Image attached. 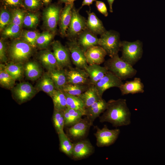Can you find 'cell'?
I'll return each instance as SVG.
<instances>
[{
    "label": "cell",
    "instance_id": "bcb514c9",
    "mask_svg": "<svg viewBox=\"0 0 165 165\" xmlns=\"http://www.w3.org/2000/svg\"><path fill=\"white\" fill-rule=\"evenodd\" d=\"M96 0H83L82 3L81 7L84 6H90L92 4L93 2L96 1Z\"/></svg>",
    "mask_w": 165,
    "mask_h": 165
},
{
    "label": "cell",
    "instance_id": "30bf717a",
    "mask_svg": "<svg viewBox=\"0 0 165 165\" xmlns=\"http://www.w3.org/2000/svg\"><path fill=\"white\" fill-rule=\"evenodd\" d=\"M68 69H64L68 83L90 85L89 75L84 69L77 67L70 66Z\"/></svg>",
    "mask_w": 165,
    "mask_h": 165
},
{
    "label": "cell",
    "instance_id": "c3c4849f",
    "mask_svg": "<svg viewBox=\"0 0 165 165\" xmlns=\"http://www.w3.org/2000/svg\"><path fill=\"white\" fill-rule=\"evenodd\" d=\"M114 0H107L109 6V11L111 13L113 12L112 6Z\"/></svg>",
    "mask_w": 165,
    "mask_h": 165
},
{
    "label": "cell",
    "instance_id": "ffe728a7",
    "mask_svg": "<svg viewBox=\"0 0 165 165\" xmlns=\"http://www.w3.org/2000/svg\"><path fill=\"white\" fill-rule=\"evenodd\" d=\"M107 106V102L102 98L85 108L84 115L86 116L93 124L95 119L105 110Z\"/></svg>",
    "mask_w": 165,
    "mask_h": 165
},
{
    "label": "cell",
    "instance_id": "d6986e66",
    "mask_svg": "<svg viewBox=\"0 0 165 165\" xmlns=\"http://www.w3.org/2000/svg\"><path fill=\"white\" fill-rule=\"evenodd\" d=\"M122 95L143 93L144 85L140 78L135 77L132 80L126 81L119 88Z\"/></svg>",
    "mask_w": 165,
    "mask_h": 165
},
{
    "label": "cell",
    "instance_id": "7bdbcfd3",
    "mask_svg": "<svg viewBox=\"0 0 165 165\" xmlns=\"http://www.w3.org/2000/svg\"><path fill=\"white\" fill-rule=\"evenodd\" d=\"M1 1L6 7L16 8L23 6V0H1Z\"/></svg>",
    "mask_w": 165,
    "mask_h": 165
},
{
    "label": "cell",
    "instance_id": "2e32d148",
    "mask_svg": "<svg viewBox=\"0 0 165 165\" xmlns=\"http://www.w3.org/2000/svg\"><path fill=\"white\" fill-rule=\"evenodd\" d=\"M86 61L88 65H100L105 61V58L107 55L105 50L100 46H92L85 52Z\"/></svg>",
    "mask_w": 165,
    "mask_h": 165
},
{
    "label": "cell",
    "instance_id": "7c38bea8",
    "mask_svg": "<svg viewBox=\"0 0 165 165\" xmlns=\"http://www.w3.org/2000/svg\"><path fill=\"white\" fill-rule=\"evenodd\" d=\"M123 83L122 80L108 71L95 85L99 94L102 97L103 93L106 90L113 87L119 88Z\"/></svg>",
    "mask_w": 165,
    "mask_h": 165
},
{
    "label": "cell",
    "instance_id": "60d3db41",
    "mask_svg": "<svg viewBox=\"0 0 165 165\" xmlns=\"http://www.w3.org/2000/svg\"><path fill=\"white\" fill-rule=\"evenodd\" d=\"M11 14L6 9H1L0 14V30H2L7 26L10 24L11 22Z\"/></svg>",
    "mask_w": 165,
    "mask_h": 165
},
{
    "label": "cell",
    "instance_id": "1f68e13d",
    "mask_svg": "<svg viewBox=\"0 0 165 165\" xmlns=\"http://www.w3.org/2000/svg\"><path fill=\"white\" fill-rule=\"evenodd\" d=\"M64 93L66 98L67 108L79 110L81 111L84 115L85 108L81 100L78 96Z\"/></svg>",
    "mask_w": 165,
    "mask_h": 165
},
{
    "label": "cell",
    "instance_id": "9a60e30c",
    "mask_svg": "<svg viewBox=\"0 0 165 165\" xmlns=\"http://www.w3.org/2000/svg\"><path fill=\"white\" fill-rule=\"evenodd\" d=\"M93 125L86 117L82 118L68 129L69 135L75 140L82 139L85 137Z\"/></svg>",
    "mask_w": 165,
    "mask_h": 165
},
{
    "label": "cell",
    "instance_id": "836d02e7",
    "mask_svg": "<svg viewBox=\"0 0 165 165\" xmlns=\"http://www.w3.org/2000/svg\"><path fill=\"white\" fill-rule=\"evenodd\" d=\"M90 85H80L67 83L62 90L69 94L78 96L86 90Z\"/></svg>",
    "mask_w": 165,
    "mask_h": 165
},
{
    "label": "cell",
    "instance_id": "ab89813d",
    "mask_svg": "<svg viewBox=\"0 0 165 165\" xmlns=\"http://www.w3.org/2000/svg\"><path fill=\"white\" fill-rule=\"evenodd\" d=\"M39 35L35 31H25L23 33L22 37L23 40L28 43L33 48L36 46L37 39Z\"/></svg>",
    "mask_w": 165,
    "mask_h": 165
},
{
    "label": "cell",
    "instance_id": "4dcf8cb0",
    "mask_svg": "<svg viewBox=\"0 0 165 165\" xmlns=\"http://www.w3.org/2000/svg\"><path fill=\"white\" fill-rule=\"evenodd\" d=\"M6 70L8 72L15 80L22 78L24 68L21 63L12 62L5 65Z\"/></svg>",
    "mask_w": 165,
    "mask_h": 165
},
{
    "label": "cell",
    "instance_id": "d590c367",
    "mask_svg": "<svg viewBox=\"0 0 165 165\" xmlns=\"http://www.w3.org/2000/svg\"><path fill=\"white\" fill-rule=\"evenodd\" d=\"M54 36V34L50 31H45L39 34L36 42V46L40 48L46 47Z\"/></svg>",
    "mask_w": 165,
    "mask_h": 165
},
{
    "label": "cell",
    "instance_id": "b9f144b4",
    "mask_svg": "<svg viewBox=\"0 0 165 165\" xmlns=\"http://www.w3.org/2000/svg\"><path fill=\"white\" fill-rule=\"evenodd\" d=\"M43 4L41 0H23V7L30 10H37Z\"/></svg>",
    "mask_w": 165,
    "mask_h": 165
},
{
    "label": "cell",
    "instance_id": "cb8c5ba5",
    "mask_svg": "<svg viewBox=\"0 0 165 165\" xmlns=\"http://www.w3.org/2000/svg\"><path fill=\"white\" fill-rule=\"evenodd\" d=\"M48 74L53 80L56 89L62 90L68 83L64 69L56 68L48 71Z\"/></svg>",
    "mask_w": 165,
    "mask_h": 165
},
{
    "label": "cell",
    "instance_id": "f6af8a7d",
    "mask_svg": "<svg viewBox=\"0 0 165 165\" xmlns=\"http://www.w3.org/2000/svg\"><path fill=\"white\" fill-rule=\"evenodd\" d=\"M0 60L1 62H6L7 61L6 57V47L2 39L0 41Z\"/></svg>",
    "mask_w": 165,
    "mask_h": 165
},
{
    "label": "cell",
    "instance_id": "4316f807",
    "mask_svg": "<svg viewBox=\"0 0 165 165\" xmlns=\"http://www.w3.org/2000/svg\"><path fill=\"white\" fill-rule=\"evenodd\" d=\"M24 71L27 78L34 81L38 79L42 74V70L39 65L36 62L30 61L25 65Z\"/></svg>",
    "mask_w": 165,
    "mask_h": 165
},
{
    "label": "cell",
    "instance_id": "d6a6232c",
    "mask_svg": "<svg viewBox=\"0 0 165 165\" xmlns=\"http://www.w3.org/2000/svg\"><path fill=\"white\" fill-rule=\"evenodd\" d=\"M58 134L60 141V150L66 155L72 156L73 144L71 142L64 132Z\"/></svg>",
    "mask_w": 165,
    "mask_h": 165
},
{
    "label": "cell",
    "instance_id": "74e56055",
    "mask_svg": "<svg viewBox=\"0 0 165 165\" xmlns=\"http://www.w3.org/2000/svg\"><path fill=\"white\" fill-rule=\"evenodd\" d=\"M11 14L10 24H14L22 27L25 16V12L23 9L16 8L13 9Z\"/></svg>",
    "mask_w": 165,
    "mask_h": 165
},
{
    "label": "cell",
    "instance_id": "44dd1931",
    "mask_svg": "<svg viewBox=\"0 0 165 165\" xmlns=\"http://www.w3.org/2000/svg\"><path fill=\"white\" fill-rule=\"evenodd\" d=\"M88 14L86 20V28L94 34L100 35L106 30L101 21L96 16L95 13L90 11H86Z\"/></svg>",
    "mask_w": 165,
    "mask_h": 165
},
{
    "label": "cell",
    "instance_id": "52a82bcc",
    "mask_svg": "<svg viewBox=\"0 0 165 165\" xmlns=\"http://www.w3.org/2000/svg\"><path fill=\"white\" fill-rule=\"evenodd\" d=\"M94 134L96 138V145L98 147L108 146L113 144L117 139L120 133L119 129L110 130L106 125L100 129L96 126Z\"/></svg>",
    "mask_w": 165,
    "mask_h": 165
},
{
    "label": "cell",
    "instance_id": "6da1fadb",
    "mask_svg": "<svg viewBox=\"0 0 165 165\" xmlns=\"http://www.w3.org/2000/svg\"><path fill=\"white\" fill-rule=\"evenodd\" d=\"M102 115L99 117L100 122H107L117 127L129 125L131 113L125 99H111L107 102V106Z\"/></svg>",
    "mask_w": 165,
    "mask_h": 165
},
{
    "label": "cell",
    "instance_id": "7dc6e473",
    "mask_svg": "<svg viewBox=\"0 0 165 165\" xmlns=\"http://www.w3.org/2000/svg\"><path fill=\"white\" fill-rule=\"evenodd\" d=\"M75 0H58V1L60 3L68 4L73 3Z\"/></svg>",
    "mask_w": 165,
    "mask_h": 165
},
{
    "label": "cell",
    "instance_id": "f1b7e54d",
    "mask_svg": "<svg viewBox=\"0 0 165 165\" xmlns=\"http://www.w3.org/2000/svg\"><path fill=\"white\" fill-rule=\"evenodd\" d=\"M51 97L53 101L54 110L63 112L67 108L66 96L62 90L56 89Z\"/></svg>",
    "mask_w": 165,
    "mask_h": 165
},
{
    "label": "cell",
    "instance_id": "f546056e",
    "mask_svg": "<svg viewBox=\"0 0 165 165\" xmlns=\"http://www.w3.org/2000/svg\"><path fill=\"white\" fill-rule=\"evenodd\" d=\"M15 80L8 72L5 68V65L0 64V84L4 88L10 89L13 88L15 84Z\"/></svg>",
    "mask_w": 165,
    "mask_h": 165
},
{
    "label": "cell",
    "instance_id": "4fadbf2b",
    "mask_svg": "<svg viewBox=\"0 0 165 165\" xmlns=\"http://www.w3.org/2000/svg\"><path fill=\"white\" fill-rule=\"evenodd\" d=\"M14 96L19 101L22 103L32 98L37 92V89L30 83L24 82L17 84L13 88Z\"/></svg>",
    "mask_w": 165,
    "mask_h": 165
},
{
    "label": "cell",
    "instance_id": "ba28073f",
    "mask_svg": "<svg viewBox=\"0 0 165 165\" xmlns=\"http://www.w3.org/2000/svg\"><path fill=\"white\" fill-rule=\"evenodd\" d=\"M79 10L74 6L72 9V18L67 32V35L71 38V39L76 38L86 28V20L80 14Z\"/></svg>",
    "mask_w": 165,
    "mask_h": 165
},
{
    "label": "cell",
    "instance_id": "7a4b0ae2",
    "mask_svg": "<svg viewBox=\"0 0 165 165\" xmlns=\"http://www.w3.org/2000/svg\"><path fill=\"white\" fill-rule=\"evenodd\" d=\"M104 66L122 80L133 77L137 72L133 66L123 60L118 54L106 61Z\"/></svg>",
    "mask_w": 165,
    "mask_h": 165
},
{
    "label": "cell",
    "instance_id": "3957f363",
    "mask_svg": "<svg viewBox=\"0 0 165 165\" xmlns=\"http://www.w3.org/2000/svg\"><path fill=\"white\" fill-rule=\"evenodd\" d=\"M120 58L124 61L133 66L141 58L143 53V45L139 40L133 42L121 41Z\"/></svg>",
    "mask_w": 165,
    "mask_h": 165
},
{
    "label": "cell",
    "instance_id": "5b68a950",
    "mask_svg": "<svg viewBox=\"0 0 165 165\" xmlns=\"http://www.w3.org/2000/svg\"><path fill=\"white\" fill-rule=\"evenodd\" d=\"M33 48L23 40H16L10 44L9 49V57L13 62L21 63L31 55Z\"/></svg>",
    "mask_w": 165,
    "mask_h": 165
},
{
    "label": "cell",
    "instance_id": "484cf974",
    "mask_svg": "<svg viewBox=\"0 0 165 165\" xmlns=\"http://www.w3.org/2000/svg\"><path fill=\"white\" fill-rule=\"evenodd\" d=\"M36 88L42 91L51 97L56 90L54 82L48 74H45L39 81Z\"/></svg>",
    "mask_w": 165,
    "mask_h": 165
},
{
    "label": "cell",
    "instance_id": "d4e9b609",
    "mask_svg": "<svg viewBox=\"0 0 165 165\" xmlns=\"http://www.w3.org/2000/svg\"><path fill=\"white\" fill-rule=\"evenodd\" d=\"M38 57L43 66L48 71L60 68L53 52L49 50L41 52Z\"/></svg>",
    "mask_w": 165,
    "mask_h": 165
},
{
    "label": "cell",
    "instance_id": "e0dca14e",
    "mask_svg": "<svg viewBox=\"0 0 165 165\" xmlns=\"http://www.w3.org/2000/svg\"><path fill=\"white\" fill-rule=\"evenodd\" d=\"M74 3L65 4L64 6L61 10L58 23L60 33L63 36L67 35L72 18V9Z\"/></svg>",
    "mask_w": 165,
    "mask_h": 165
},
{
    "label": "cell",
    "instance_id": "f35d334b",
    "mask_svg": "<svg viewBox=\"0 0 165 165\" xmlns=\"http://www.w3.org/2000/svg\"><path fill=\"white\" fill-rule=\"evenodd\" d=\"M39 22L38 16L32 13H28L25 15L23 25L25 27L33 28L36 27Z\"/></svg>",
    "mask_w": 165,
    "mask_h": 165
},
{
    "label": "cell",
    "instance_id": "603a6c76",
    "mask_svg": "<svg viewBox=\"0 0 165 165\" xmlns=\"http://www.w3.org/2000/svg\"><path fill=\"white\" fill-rule=\"evenodd\" d=\"M83 102L85 108L102 98L95 85L91 84L85 92L78 96Z\"/></svg>",
    "mask_w": 165,
    "mask_h": 165
},
{
    "label": "cell",
    "instance_id": "ac0fdd59",
    "mask_svg": "<svg viewBox=\"0 0 165 165\" xmlns=\"http://www.w3.org/2000/svg\"><path fill=\"white\" fill-rule=\"evenodd\" d=\"M76 39L84 52L92 46L98 45L99 38L87 28L79 35Z\"/></svg>",
    "mask_w": 165,
    "mask_h": 165
},
{
    "label": "cell",
    "instance_id": "8992f818",
    "mask_svg": "<svg viewBox=\"0 0 165 165\" xmlns=\"http://www.w3.org/2000/svg\"><path fill=\"white\" fill-rule=\"evenodd\" d=\"M61 9V6L57 4H50L43 13V20L45 26L54 34L56 31Z\"/></svg>",
    "mask_w": 165,
    "mask_h": 165
},
{
    "label": "cell",
    "instance_id": "681fc988",
    "mask_svg": "<svg viewBox=\"0 0 165 165\" xmlns=\"http://www.w3.org/2000/svg\"><path fill=\"white\" fill-rule=\"evenodd\" d=\"M43 4L47 6L51 2L52 0H41Z\"/></svg>",
    "mask_w": 165,
    "mask_h": 165
},
{
    "label": "cell",
    "instance_id": "e575fe53",
    "mask_svg": "<svg viewBox=\"0 0 165 165\" xmlns=\"http://www.w3.org/2000/svg\"><path fill=\"white\" fill-rule=\"evenodd\" d=\"M53 120L55 128L58 134L64 132L65 123L63 112L54 110Z\"/></svg>",
    "mask_w": 165,
    "mask_h": 165
},
{
    "label": "cell",
    "instance_id": "5bb4252c",
    "mask_svg": "<svg viewBox=\"0 0 165 165\" xmlns=\"http://www.w3.org/2000/svg\"><path fill=\"white\" fill-rule=\"evenodd\" d=\"M94 152V148L89 140H82L73 144L72 156L75 160H80L90 156Z\"/></svg>",
    "mask_w": 165,
    "mask_h": 165
},
{
    "label": "cell",
    "instance_id": "ee69618b",
    "mask_svg": "<svg viewBox=\"0 0 165 165\" xmlns=\"http://www.w3.org/2000/svg\"><path fill=\"white\" fill-rule=\"evenodd\" d=\"M95 6L98 11L105 16L108 15L107 9L105 3L101 1H96Z\"/></svg>",
    "mask_w": 165,
    "mask_h": 165
},
{
    "label": "cell",
    "instance_id": "9c48e42d",
    "mask_svg": "<svg viewBox=\"0 0 165 165\" xmlns=\"http://www.w3.org/2000/svg\"><path fill=\"white\" fill-rule=\"evenodd\" d=\"M68 46L73 64L76 67L84 69L88 64L85 52L78 43L76 38L71 39L68 43Z\"/></svg>",
    "mask_w": 165,
    "mask_h": 165
},
{
    "label": "cell",
    "instance_id": "7402d4cb",
    "mask_svg": "<svg viewBox=\"0 0 165 165\" xmlns=\"http://www.w3.org/2000/svg\"><path fill=\"white\" fill-rule=\"evenodd\" d=\"M84 69L87 73L90 84L94 85L99 81L108 71L105 66L98 64L88 65Z\"/></svg>",
    "mask_w": 165,
    "mask_h": 165
},
{
    "label": "cell",
    "instance_id": "8fae6325",
    "mask_svg": "<svg viewBox=\"0 0 165 165\" xmlns=\"http://www.w3.org/2000/svg\"><path fill=\"white\" fill-rule=\"evenodd\" d=\"M52 46L53 53L60 68L71 66L70 55L68 48L57 40L53 41Z\"/></svg>",
    "mask_w": 165,
    "mask_h": 165
},
{
    "label": "cell",
    "instance_id": "83f0119b",
    "mask_svg": "<svg viewBox=\"0 0 165 165\" xmlns=\"http://www.w3.org/2000/svg\"><path fill=\"white\" fill-rule=\"evenodd\" d=\"M65 126L70 127L79 121L84 116L80 111L66 108L63 111Z\"/></svg>",
    "mask_w": 165,
    "mask_h": 165
},
{
    "label": "cell",
    "instance_id": "8d00e7d4",
    "mask_svg": "<svg viewBox=\"0 0 165 165\" xmlns=\"http://www.w3.org/2000/svg\"><path fill=\"white\" fill-rule=\"evenodd\" d=\"M21 27L16 24H10L2 30V34L5 37H16L20 34Z\"/></svg>",
    "mask_w": 165,
    "mask_h": 165
},
{
    "label": "cell",
    "instance_id": "277c9868",
    "mask_svg": "<svg viewBox=\"0 0 165 165\" xmlns=\"http://www.w3.org/2000/svg\"><path fill=\"white\" fill-rule=\"evenodd\" d=\"M121 42L119 33L113 31H106L99 38L98 44L106 52L107 55L112 57L118 54L120 50Z\"/></svg>",
    "mask_w": 165,
    "mask_h": 165
}]
</instances>
